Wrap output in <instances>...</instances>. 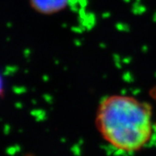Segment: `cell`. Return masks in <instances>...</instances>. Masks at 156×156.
Instances as JSON below:
<instances>
[{"label": "cell", "instance_id": "cell-3", "mask_svg": "<svg viewBox=\"0 0 156 156\" xmlns=\"http://www.w3.org/2000/svg\"><path fill=\"white\" fill-rule=\"evenodd\" d=\"M5 93V84H4V79L2 75L0 74V98Z\"/></svg>", "mask_w": 156, "mask_h": 156}, {"label": "cell", "instance_id": "cell-2", "mask_svg": "<svg viewBox=\"0 0 156 156\" xmlns=\"http://www.w3.org/2000/svg\"><path fill=\"white\" fill-rule=\"evenodd\" d=\"M36 11L43 13H51L62 9L67 0H30Z\"/></svg>", "mask_w": 156, "mask_h": 156}, {"label": "cell", "instance_id": "cell-1", "mask_svg": "<svg viewBox=\"0 0 156 156\" xmlns=\"http://www.w3.org/2000/svg\"><path fill=\"white\" fill-rule=\"evenodd\" d=\"M97 125L107 142L123 152L145 147L154 133L150 108L133 97L123 95H114L101 103Z\"/></svg>", "mask_w": 156, "mask_h": 156}]
</instances>
